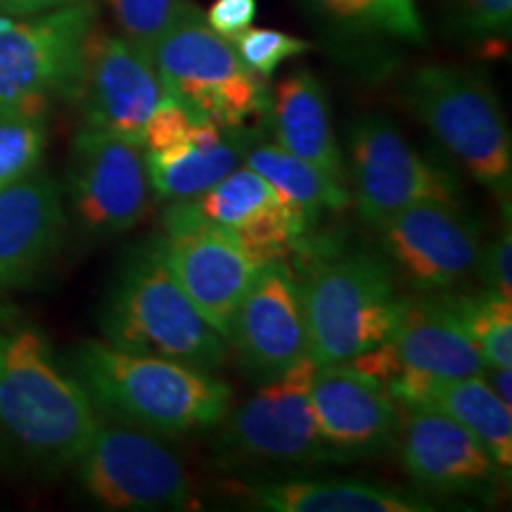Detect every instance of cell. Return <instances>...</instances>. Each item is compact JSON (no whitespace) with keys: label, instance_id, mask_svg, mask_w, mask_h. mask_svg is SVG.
<instances>
[{"label":"cell","instance_id":"cell-32","mask_svg":"<svg viewBox=\"0 0 512 512\" xmlns=\"http://www.w3.org/2000/svg\"><path fill=\"white\" fill-rule=\"evenodd\" d=\"M479 273L486 290L503 299H512V233L510 214L505 216V230L482 252L479 259Z\"/></svg>","mask_w":512,"mask_h":512},{"label":"cell","instance_id":"cell-33","mask_svg":"<svg viewBox=\"0 0 512 512\" xmlns=\"http://www.w3.org/2000/svg\"><path fill=\"white\" fill-rule=\"evenodd\" d=\"M207 24L230 43L252 29L256 19V0H214L207 15Z\"/></svg>","mask_w":512,"mask_h":512},{"label":"cell","instance_id":"cell-26","mask_svg":"<svg viewBox=\"0 0 512 512\" xmlns=\"http://www.w3.org/2000/svg\"><path fill=\"white\" fill-rule=\"evenodd\" d=\"M448 299L477 344L486 368H512V299L489 290L448 294Z\"/></svg>","mask_w":512,"mask_h":512},{"label":"cell","instance_id":"cell-5","mask_svg":"<svg viewBox=\"0 0 512 512\" xmlns=\"http://www.w3.org/2000/svg\"><path fill=\"white\" fill-rule=\"evenodd\" d=\"M169 98L195 119L223 128H247L271 105L266 81L240 60L235 43L216 34L207 17L185 0L152 50Z\"/></svg>","mask_w":512,"mask_h":512},{"label":"cell","instance_id":"cell-34","mask_svg":"<svg viewBox=\"0 0 512 512\" xmlns=\"http://www.w3.org/2000/svg\"><path fill=\"white\" fill-rule=\"evenodd\" d=\"M69 3H76V0H0V15L29 17L38 15V12L62 8V5Z\"/></svg>","mask_w":512,"mask_h":512},{"label":"cell","instance_id":"cell-15","mask_svg":"<svg viewBox=\"0 0 512 512\" xmlns=\"http://www.w3.org/2000/svg\"><path fill=\"white\" fill-rule=\"evenodd\" d=\"M399 456L406 475L437 496L486 498L501 489V470L470 430L430 403H399Z\"/></svg>","mask_w":512,"mask_h":512},{"label":"cell","instance_id":"cell-30","mask_svg":"<svg viewBox=\"0 0 512 512\" xmlns=\"http://www.w3.org/2000/svg\"><path fill=\"white\" fill-rule=\"evenodd\" d=\"M235 50L240 60L247 64L256 76L268 81L285 60L309 53L313 48L304 38L290 36L278 29H247L240 38H235Z\"/></svg>","mask_w":512,"mask_h":512},{"label":"cell","instance_id":"cell-35","mask_svg":"<svg viewBox=\"0 0 512 512\" xmlns=\"http://www.w3.org/2000/svg\"><path fill=\"white\" fill-rule=\"evenodd\" d=\"M482 377L489 382L498 399L512 408V368H484Z\"/></svg>","mask_w":512,"mask_h":512},{"label":"cell","instance_id":"cell-1","mask_svg":"<svg viewBox=\"0 0 512 512\" xmlns=\"http://www.w3.org/2000/svg\"><path fill=\"white\" fill-rule=\"evenodd\" d=\"M79 377L100 415L157 437H185L219 427L233 406V389L209 370L169 358L131 354L105 339L72 349Z\"/></svg>","mask_w":512,"mask_h":512},{"label":"cell","instance_id":"cell-21","mask_svg":"<svg viewBox=\"0 0 512 512\" xmlns=\"http://www.w3.org/2000/svg\"><path fill=\"white\" fill-rule=\"evenodd\" d=\"M221 489L254 510L268 512H430L434 505L411 491L366 479H235Z\"/></svg>","mask_w":512,"mask_h":512},{"label":"cell","instance_id":"cell-7","mask_svg":"<svg viewBox=\"0 0 512 512\" xmlns=\"http://www.w3.org/2000/svg\"><path fill=\"white\" fill-rule=\"evenodd\" d=\"M318 363L299 358L230 411L216 439L221 463L254 467H294L339 463L325 444L311 408V382Z\"/></svg>","mask_w":512,"mask_h":512},{"label":"cell","instance_id":"cell-24","mask_svg":"<svg viewBox=\"0 0 512 512\" xmlns=\"http://www.w3.org/2000/svg\"><path fill=\"white\" fill-rule=\"evenodd\" d=\"M399 403H430L482 441L501 470L512 467V408L498 399L482 375L441 380L401 373L389 384Z\"/></svg>","mask_w":512,"mask_h":512},{"label":"cell","instance_id":"cell-25","mask_svg":"<svg viewBox=\"0 0 512 512\" xmlns=\"http://www.w3.org/2000/svg\"><path fill=\"white\" fill-rule=\"evenodd\" d=\"M242 164L273 185L292 214L302 221L306 233L318 226L323 214L342 211L351 204L347 190L332 185L318 169L294 157L278 143L247 147Z\"/></svg>","mask_w":512,"mask_h":512},{"label":"cell","instance_id":"cell-10","mask_svg":"<svg viewBox=\"0 0 512 512\" xmlns=\"http://www.w3.org/2000/svg\"><path fill=\"white\" fill-rule=\"evenodd\" d=\"M349 157L351 202L373 228L411 204H460L463 197L456 178L422 157L392 121L377 114L351 126Z\"/></svg>","mask_w":512,"mask_h":512},{"label":"cell","instance_id":"cell-17","mask_svg":"<svg viewBox=\"0 0 512 512\" xmlns=\"http://www.w3.org/2000/svg\"><path fill=\"white\" fill-rule=\"evenodd\" d=\"M311 408L339 463L375 458L399 439V401L377 377L351 363L318 366L311 382Z\"/></svg>","mask_w":512,"mask_h":512},{"label":"cell","instance_id":"cell-28","mask_svg":"<svg viewBox=\"0 0 512 512\" xmlns=\"http://www.w3.org/2000/svg\"><path fill=\"white\" fill-rule=\"evenodd\" d=\"M311 3L339 22L382 29L408 41L425 38V27H422L415 0H311Z\"/></svg>","mask_w":512,"mask_h":512},{"label":"cell","instance_id":"cell-20","mask_svg":"<svg viewBox=\"0 0 512 512\" xmlns=\"http://www.w3.org/2000/svg\"><path fill=\"white\" fill-rule=\"evenodd\" d=\"M387 342L392 344L401 373L458 380L482 375L486 368L446 292L401 297L399 318Z\"/></svg>","mask_w":512,"mask_h":512},{"label":"cell","instance_id":"cell-4","mask_svg":"<svg viewBox=\"0 0 512 512\" xmlns=\"http://www.w3.org/2000/svg\"><path fill=\"white\" fill-rule=\"evenodd\" d=\"M302 292L309 356L335 366L387 342L399 318L394 268L380 254L349 252L318 261Z\"/></svg>","mask_w":512,"mask_h":512},{"label":"cell","instance_id":"cell-31","mask_svg":"<svg viewBox=\"0 0 512 512\" xmlns=\"http://www.w3.org/2000/svg\"><path fill=\"white\" fill-rule=\"evenodd\" d=\"M460 24L475 36H503L510 31L512 0H456Z\"/></svg>","mask_w":512,"mask_h":512},{"label":"cell","instance_id":"cell-23","mask_svg":"<svg viewBox=\"0 0 512 512\" xmlns=\"http://www.w3.org/2000/svg\"><path fill=\"white\" fill-rule=\"evenodd\" d=\"M268 110L275 143L318 169L332 185L349 192L347 162L332 131L328 95L318 76L306 69L285 76L275 86Z\"/></svg>","mask_w":512,"mask_h":512},{"label":"cell","instance_id":"cell-19","mask_svg":"<svg viewBox=\"0 0 512 512\" xmlns=\"http://www.w3.org/2000/svg\"><path fill=\"white\" fill-rule=\"evenodd\" d=\"M67 211L60 183L34 171L0 190V297L29 285L62 242Z\"/></svg>","mask_w":512,"mask_h":512},{"label":"cell","instance_id":"cell-2","mask_svg":"<svg viewBox=\"0 0 512 512\" xmlns=\"http://www.w3.org/2000/svg\"><path fill=\"white\" fill-rule=\"evenodd\" d=\"M102 415L36 328L0 332V432L48 465H74Z\"/></svg>","mask_w":512,"mask_h":512},{"label":"cell","instance_id":"cell-13","mask_svg":"<svg viewBox=\"0 0 512 512\" xmlns=\"http://www.w3.org/2000/svg\"><path fill=\"white\" fill-rule=\"evenodd\" d=\"M384 259L415 292H444L479 268L484 245L463 204L418 202L380 223Z\"/></svg>","mask_w":512,"mask_h":512},{"label":"cell","instance_id":"cell-14","mask_svg":"<svg viewBox=\"0 0 512 512\" xmlns=\"http://www.w3.org/2000/svg\"><path fill=\"white\" fill-rule=\"evenodd\" d=\"M72 98L79 100L86 126L140 145V133L166 91L152 57L95 24L83 46Z\"/></svg>","mask_w":512,"mask_h":512},{"label":"cell","instance_id":"cell-18","mask_svg":"<svg viewBox=\"0 0 512 512\" xmlns=\"http://www.w3.org/2000/svg\"><path fill=\"white\" fill-rule=\"evenodd\" d=\"M178 204L192 219L238 238L266 261L302 252L309 233L264 176L240 164L207 192Z\"/></svg>","mask_w":512,"mask_h":512},{"label":"cell","instance_id":"cell-27","mask_svg":"<svg viewBox=\"0 0 512 512\" xmlns=\"http://www.w3.org/2000/svg\"><path fill=\"white\" fill-rule=\"evenodd\" d=\"M46 145V112L0 107V190L38 171Z\"/></svg>","mask_w":512,"mask_h":512},{"label":"cell","instance_id":"cell-29","mask_svg":"<svg viewBox=\"0 0 512 512\" xmlns=\"http://www.w3.org/2000/svg\"><path fill=\"white\" fill-rule=\"evenodd\" d=\"M183 3L185 0H107L121 36L147 57H152L157 41Z\"/></svg>","mask_w":512,"mask_h":512},{"label":"cell","instance_id":"cell-3","mask_svg":"<svg viewBox=\"0 0 512 512\" xmlns=\"http://www.w3.org/2000/svg\"><path fill=\"white\" fill-rule=\"evenodd\" d=\"M107 344L200 370H221L230 344L204 320L166 268L155 240L126 259L100 316Z\"/></svg>","mask_w":512,"mask_h":512},{"label":"cell","instance_id":"cell-9","mask_svg":"<svg viewBox=\"0 0 512 512\" xmlns=\"http://www.w3.org/2000/svg\"><path fill=\"white\" fill-rule=\"evenodd\" d=\"M95 24L98 8L91 0L29 17L0 15V107L48 112L57 95L72 98Z\"/></svg>","mask_w":512,"mask_h":512},{"label":"cell","instance_id":"cell-11","mask_svg":"<svg viewBox=\"0 0 512 512\" xmlns=\"http://www.w3.org/2000/svg\"><path fill=\"white\" fill-rule=\"evenodd\" d=\"M155 240L166 268L204 320L228 339L235 311L268 261L226 230L209 226L171 204Z\"/></svg>","mask_w":512,"mask_h":512},{"label":"cell","instance_id":"cell-12","mask_svg":"<svg viewBox=\"0 0 512 512\" xmlns=\"http://www.w3.org/2000/svg\"><path fill=\"white\" fill-rule=\"evenodd\" d=\"M74 219L91 238L110 240L133 230L152 204L145 150L133 140L83 126L67 169Z\"/></svg>","mask_w":512,"mask_h":512},{"label":"cell","instance_id":"cell-6","mask_svg":"<svg viewBox=\"0 0 512 512\" xmlns=\"http://www.w3.org/2000/svg\"><path fill=\"white\" fill-rule=\"evenodd\" d=\"M406 105L479 185L508 200L512 140L498 95L482 74L425 64L406 83Z\"/></svg>","mask_w":512,"mask_h":512},{"label":"cell","instance_id":"cell-8","mask_svg":"<svg viewBox=\"0 0 512 512\" xmlns=\"http://www.w3.org/2000/svg\"><path fill=\"white\" fill-rule=\"evenodd\" d=\"M76 479L105 510L152 512L197 508L188 470L157 434L100 420L76 460Z\"/></svg>","mask_w":512,"mask_h":512},{"label":"cell","instance_id":"cell-16","mask_svg":"<svg viewBox=\"0 0 512 512\" xmlns=\"http://www.w3.org/2000/svg\"><path fill=\"white\" fill-rule=\"evenodd\" d=\"M242 370L266 382L309 356L302 292L285 259H273L256 273L235 311L228 332Z\"/></svg>","mask_w":512,"mask_h":512},{"label":"cell","instance_id":"cell-22","mask_svg":"<svg viewBox=\"0 0 512 512\" xmlns=\"http://www.w3.org/2000/svg\"><path fill=\"white\" fill-rule=\"evenodd\" d=\"M252 133L192 119L183 138L157 152H145L152 195L166 202H188L207 192L245 159Z\"/></svg>","mask_w":512,"mask_h":512}]
</instances>
